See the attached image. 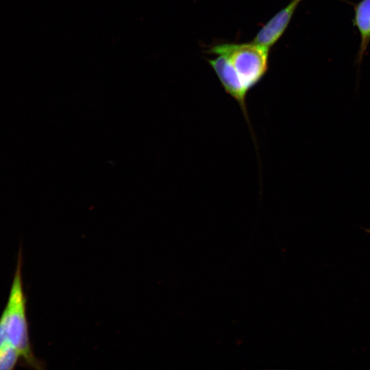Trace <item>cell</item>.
<instances>
[{"mask_svg": "<svg viewBox=\"0 0 370 370\" xmlns=\"http://www.w3.org/2000/svg\"><path fill=\"white\" fill-rule=\"evenodd\" d=\"M22 256L19 251L8 302L0 317V344L9 341L29 366L41 369L31 348L26 317V299L23 288Z\"/></svg>", "mask_w": 370, "mask_h": 370, "instance_id": "obj_1", "label": "cell"}, {"mask_svg": "<svg viewBox=\"0 0 370 370\" xmlns=\"http://www.w3.org/2000/svg\"><path fill=\"white\" fill-rule=\"evenodd\" d=\"M208 53H221L226 56L233 73L247 94L260 82L268 69L269 49L252 41L218 44L210 47Z\"/></svg>", "mask_w": 370, "mask_h": 370, "instance_id": "obj_2", "label": "cell"}, {"mask_svg": "<svg viewBox=\"0 0 370 370\" xmlns=\"http://www.w3.org/2000/svg\"><path fill=\"white\" fill-rule=\"evenodd\" d=\"M303 1L291 0L262 27L251 41L270 50L283 35L297 8Z\"/></svg>", "mask_w": 370, "mask_h": 370, "instance_id": "obj_3", "label": "cell"}, {"mask_svg": "<svg viewBox=\"0 0 370 370\" xmlns=\"http://www.w3.org/2000/svg\"><path fill=\"white\" fill-rule=\"evenodd\" d=\"M353 26L358 30L360 40L356 63L360 69L370 43V0H360L353 3Z\"/></svg>", "mask_w": 370, "mask_h": 370, "instance_id": "obj_4", "label": "cell"}, {"mask_svg": "<svg viewBox=\"0 0 370 370\" xmlns=\"http://www.w3.org/2000/svg\"><path fill=\"white\" fill-rule=\"evenodd\" d=\"M21 358L17 349L8 340L0 344V370H11Z\"/></svg>", "mask_w": 370, "mask_h": 370, "instance_id": "obj_5", "label": "cell"}, {"mask_svg": "<svg viewBox=\"0 0 370 370\" xmlns=\"http://www.w3.org/2000/svg\"><path fill=\"white\" fill-rule=\"evenodd\" d=\"M365 231L370 234V229H365Z\"/></svg>", "mask_w": 370, "mask_h": 370, "instance_id": "obj_6", "label": "cell"}]
</instances>
